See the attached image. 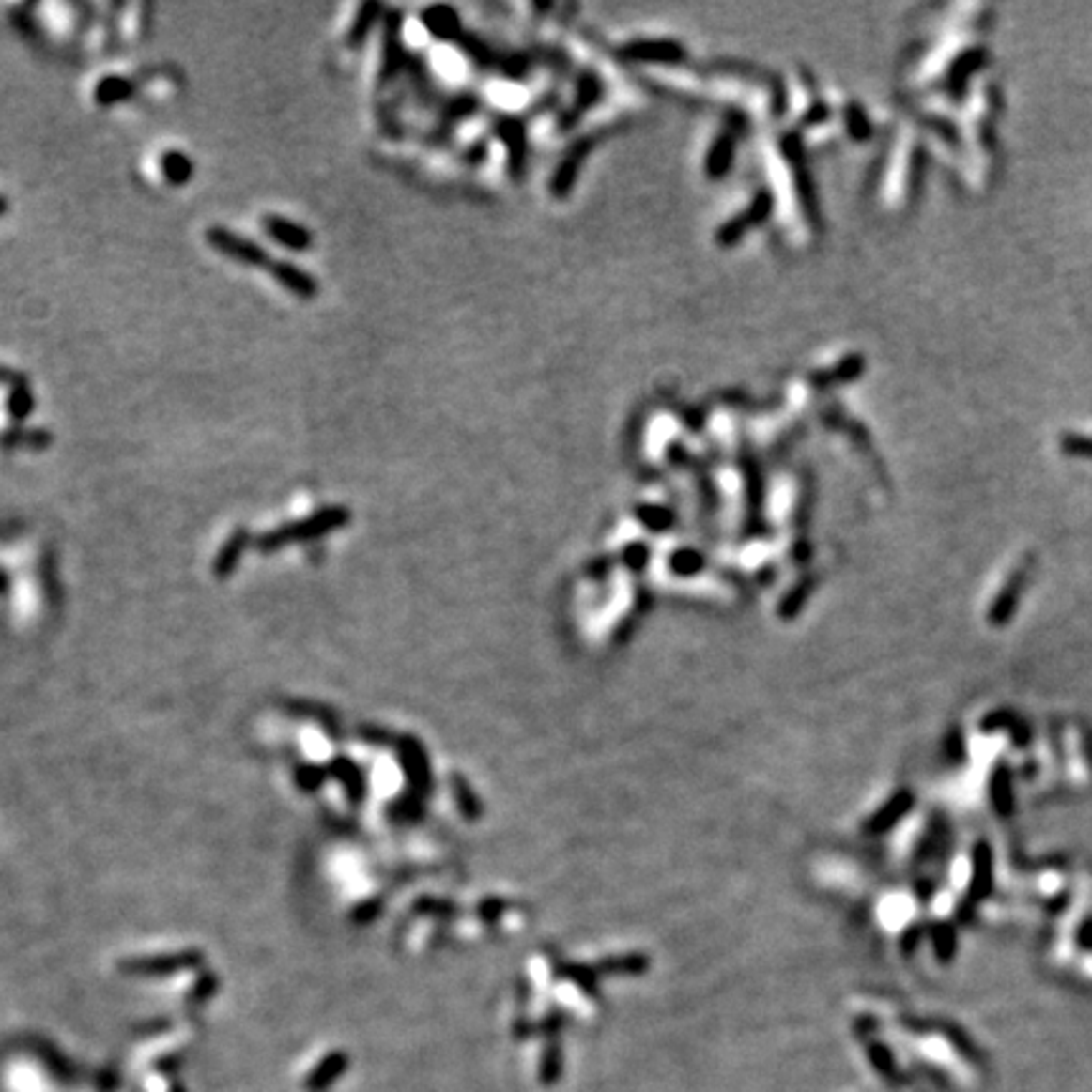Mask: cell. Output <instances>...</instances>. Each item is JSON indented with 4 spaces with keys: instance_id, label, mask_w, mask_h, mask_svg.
Here are the masks:
<instances>
[{
    "instance_id": "obj_1",
    "label": "cell",
    "mask_w": 1092,
    "mask_h": 1092,
    "mask_svg": "<svg viewBox=\"0 0 1092 1092\" xmlns=\"http://www.w3.org/2000/svg\"><path fill=\"white\" fill-rule=\"evenodd\" d=\"M346 521H349V511L346 509H339V506H331V509H321V511H316L314 516L301 518V521H294V524H288V526H281V529H276V531H271V534L261 536V539H258V549L276 551V549H281L284 544L304 542V539H316V536H324V534H329V531L339 529V526H345Z\"/></svg>"
},
{
    "instance_id": "obj_2",
    "label": "cell",
    "mask_w": 1092,
    "mask_h": 1092,
    "mask_svg": "<svg viewBox=\"0 0 1092 1092\" xmlns=\"http://www.w3.org/2000/svg\"><path fill=\"white\" fill-rule=\"evenodd\" d=\"M206 240H208V246L213 248V251H218V254H223V255H228V258L243 263V266L266 269V271L271 269L273 258L269 255V251L258 246L255 240L243 238V236H240V233H236V230L223 228V225H215V228H208Z\"/></svg>"
},
{
    "instance_id": "obj_3",
    "label": "cell",
    "mask_w": 1092,
    "mask_h": 1092,
    "mask_svg": "<svg viewBox=\"0 0 1092 1092\" xmlns=\"http://www.w3.org/2000/svg\"><path fill=\"white\" fill-rule=\"evenodd\" d=\"M263 230H266L269 238L276 240L279 246L288 248V251H296V254L312 251L314 246L312 230L304 228V225H299V223L288 221V218H281V215H266V218H263Z\"/></svg>"
},
{
    "instance_id": "obj_4",
    "label": "cell",
    "mask_w": 1092,
    "mask_h": 1092,
    "mask_svg": "<svg viewBox=\"0 0 1092 1092\" xmlns=\"http://www.w3.org/2000/svg\"><path fill=\"white\" fill-rule=\"evenodd\" d=\"M269 273L279 281L281 286L286 288L288 294L299 296V299H314V296L319 294V281L314 279L309 271H304V269L294 266V263L273 261Z\"/></svg>"
},
{
    "instance_id": "obj_5",
    "label": "cell",
    "mask_w": 1092,
    "mask_h": 1092,
    "mask_svg": "<svg viewBox=\"0 0 1092 1092\" xmlns=\"http://www.w3.org/2000/svg\"><path fill=\"white\" fill-rule=\"evenodd\" d=\"M1027 572H1029L1027 564H1022V569H1017V572L1011 575L1009 582L1004 584V590L999 592V597L994 600V608L989 612V620L994 624H1004L1011 615H1014V608H1017L1022 587L1027 582Z\"/></svg>"
},
{
    "instance_id": "obj_6",
    "label": "cell",
    "mask_w": 1092,
    "mask_h": 1092,
    "mask_svg": "<svg viewBox=\"0 0 1092 1092\" xmlns=\"http://www.w3.org/2000/svg\"><path fill=\"white\" fill-rule=\"evenodd\" d=\"M992 868H994L992 850H989V845L981 842V845H977V853H974V880H971L969 890V898L974 903L989 896L992 883H994V872H992Z\"/></svg>"
},
{
    "instance_id": "obj_7",
    "label": "cell",
    "mask_w": 1092,
    "mask_h": 1092,
    "mask_svg": "<svg viewBox=\"0 0 1092 1092\" xmlns=\"http://www.w3.org/2000/svg\"><path fill=\"white\" fill-rule=\"evenodd\" d=\"M160 170H162L164 180L170 182V185H175V188H180V185H188L190 182V177L195 173V164H192V160H190L185 152H180V149H170V152H164L162 160H160Z\"/></svg>"
},
{
    "instance_id": "obj_8",
    "label": "cell",
    "mask_w": 1092,
    "mask_h": 1092,
    "mask_svg": "<svg viewBox=\"0 0 1092 1092\" xmlns=\"http://www.w3.org/2000/svg\"><path fill=\"white\" fill-rule=\"evenodd\" d=\"M131 94H134V84H131L130 79H124V76H107V79H101V82L97 84V89H94V99H97L99 107L119 104L124 99H130Z\"/></svg>"
},
{
    "instance_id": "obj_9",
    "label": "cell",
    "mask_w": 1092,
    "mask_h": 1092,
    "mask_svg": "<svg viewBox=\"0 0 1092 1092\" xmlns=\"http://www.w3.org/2000/svg\"><path fill=\"white\" fill-rule=\"evenodd\" d=\"M246 544H248V534L238 529V531H236V534L230 536L228 542H225V546H223L221 554H218V559H215V575L218 577L230 575V572L236 569V564H238L240 554L246 551Z\"/></svg>"
},
{
    "instance_id": "obj_10",
    "label": "cell",
    "mask_w": 1092,
    "mask_h": 1092,
    "mask_svg": "<svg viewBox=\"0 0 1092 1092\" xmlns=\"http://www.w3.org/2000/svg\"><path fill=\"white\" fill-rule=\"evenodd\" d=\"M377 13H379L377 3H367V6H361L360 13H357V18H354L352 28H349V33H346V46H349V49H357V46H361V43H364L367 33L372 31V25H375V21H377Z\"/></svg>"
},
{
    "instance_id": "obj_11",
    "label": "cell",
    "mask_w": 1092,
    "mask_h": 1092,
    "mask_svg": "<svg viewBox=\"0 0 1092 1092\" xmlns=\"http://www.w3.org/2000/svg\"><path fill=\"white\" fill-rule=\"evenodd\" d=\"M342 1065H345V1057H342V1054H331V1057H327V1060L321 1062L319 1068L314 1069V1075L306 1077L304 1087L306 1090H319V1087H327V1084L339 1075Z\"/></svg>"
},
{
    "instance_id": "obj_12",
    "label": "cell",
    "mask_w": 1092,
    "mask_h": 1092,
    "mask_svg": "<svg viewBox=\"0 0 1092 1092\" xmlns=\"http://www.w3.org/2000/svg\"><path fill=\"white\" fill-rule=\"evenodd\" d=\"M8 412L18 423H23L33 412V394L25 382H13V390L8 394Z\"/></svg>"
},
{
    "instance_id": "obj_13",
    "label": "cell",
    "mask_w": 1092,
    "mask_h": 1092,
    "mask_svg": "<svg viewBox=\"0 0 1092 1092\" xmlns=\"http://www.w3.org/2000/svg\"><path fill=\"white\" fill-rule=\"evenodd\" d=\"M992 802L996 805L999 814L1011 812V784L1009 774L1004 772V769H999L994 779H992Z\"/></svg>"
},
{
    "instance_id": "obj_14",
    "label": "cell",
    "mask_w": 1092,
    "mask_h": 1092,
    "mask_svg": "<svg viewBox=\"0 0 1092 1092\" xmlns=\"http://www.w3.org/2000/svg\"><path fill=\"white\" fill-rule=\"evenodd\" d=\"M1062 451L1077 458H1092V438L1090 436H1065L1062 438Z\"/></svg>"
},
{
    "instance_id": "obj_15",
    "label": "cell",
    "mask_w": 1092,
    "mask_h": 1092,
    "mask_svg": "<svg viewBox=\"0 0 1092 1092\" xmlns=\"http://www.w3.org/2000/svg\"><path fill=\"white\" fill-rule=\"evenodd\" d=\"M6 379H13V375H10L8 370H3V367H0V382H6Z\"/></svg>"
},
{
    "instance_id": "obj_16",
    "label": "cell",
    "mask_w": 1092,
    "mask_h": 1092,
    "mask_svg": "<svg viewBox=\"0 0 1092 1092\" xmlns=\"http://www.w3.org/2000/svg\"><path fill=\"white\" fill-rule=\"evenodd\" d=\"M6 210H8V200H6V197L0 195V215L6 213Z\"/></svg>"
}]
</instances>
